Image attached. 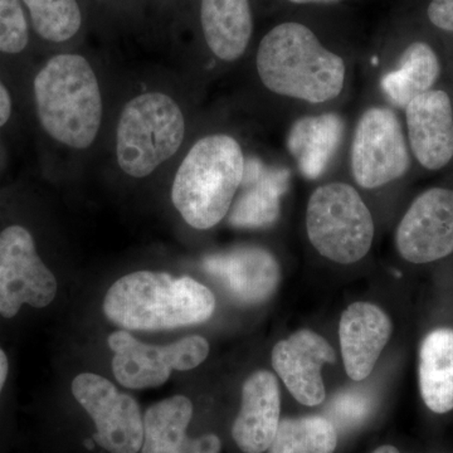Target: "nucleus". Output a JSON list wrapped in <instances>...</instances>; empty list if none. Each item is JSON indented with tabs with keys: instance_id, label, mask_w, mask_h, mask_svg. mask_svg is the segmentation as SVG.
I'll use <instances>...</instances> for the list:
<instances>
[{
	"instance_id": "obj_17",
	"label": "nucleus",
	"mask_w": 453,
	"mask_h": 453,
	"mask_svg": "<svg viewBox=\"0 0 453 453\" xmlns=\"http://www.w3.org/2000/svg\"><path fill=\"white\" fill-rule=\"evenodd\" d=\"M107 342L115 353L113 375L125 388H157L169 380L172 368L164 360L162 347L139 342L127 330L111 334Z\"/></svg>"
},
{
	"instance_id": "obj_3",
	"label": "nucleus",
	"mask_w": 453,
	"mask_h": 453,
	"mask_svg": "<svg viewBox=\"0 0 453 453\" xmlns=\"http://www.w3.org/2000/svg\"><path fill=\"white\" fill-rule=\"evenodd\" d=\"M244 172L246 157L234 136H204L179 166L172 187L173 204L193 228H213L231 210Z\"/></svg>"
},
{
	"instance_id": "obj_19",
	"label": "nucleus",
	"mask_w": 453,
	"mask_h": 453,
	"mask_svg": "<svg viewBox=\"0 0 453 453\" xmlns=\"http://www.w3.org/2000/svg\"><path fill=\"white\" fill-rule=\"evenodd\" d=\"M441 74L440 59L429 44L414 42L405 49L398 67L384 74L381 89L390 103L399 109L434 89Z\"/></svg>"
},
{
	"instance_id": "obj_12",
	"label": "nucleus",
	"mask_w": 453,
	"mask_h": 453,
	"mask_svg": "<svg viewBox=\"0 0 453 453\" xmlns=\"http://www.w3.org/2000/svg\"><path fill=\"white\" fill-rule=\"evenodd\" d=\"M411 153L423 168H445L453 157V107L442 89H429L404 109Z\"/></svg>"
},
{
	"instance_id": "obj_23",
	"label": "nucleus",
	"mask_w": 453,
	"mask_h": 453,
	"mask_svg": "<svg viewBox=\"0 0 453 453\" xmlns=\"http://www.w3.org/2000/svg\"><path fill=\"white\" fill-rule=\"evenodd\" d=\"M279 214V199L273 189L258 186L244 193L232 210L229 222L235 226L270 225Z\"/></svg>"
},
{
	"instance_id": "obj_26",
	"label": "nucleus",
	"mask_w": 453,
	"mask_h": 453,
	"mask_svg": "<svg viewBox=\"0 0 453 453\" xmlns=\"http://www.w3.org/2000/svg\"><path fill=\"white\" fill-rule=\"evenodd\" d=\"M427 14L432 25L453 33V0H432Z\"/></svg>"
},
{
	"instance_id": "obj_5",
	"label": "nucleus",
	"mask_w": 453,
	"mask_h": 453,
	"mask_svg": "<svg viewBox=\"0 0 453 453\" xmlns=\"http://www.w3.org/2000/svg\"><path fill=\"white\" fill-rule=\"evenodd\" d=\"M186 136V119L163 92H146L125 105L116 133L119 165L133 178H145L174 157Z\"/></svg>"
},
{
	"instance_id": "obj_1",
	"label": "nucleus",
	"mask_w": 453,
	"mask_h": 453,
	"mask_svg": "<svg viewBox=\"0 0 453 453\" xmlns=\"http://www.w3.org/2000/svg\"><path fill=\"white\" fill-rule=\"evenodd\" d=\"M256 68L265 88L310 105L332 103L347 82L344 58L323 46L309 27L286 22L262 38Z\"/></svg>"
},
{
	"instance_id": "obj_8",
	"label": "nucleus",
	"mask_w": 453,
	"mask_h": 453,
	"mask_svg": "<svg viewBox=\"0 0 453 453\" xmlns=\"http://www.w3.org/2000/svg\"><path fill=\"white\" fill-rule=\"evenodd\" d=\"M56 295V277L38 256L31 232L5 228L0 234V315L13 318L25 303L46 308Z\"/></svg>"
},
{
	"instance_id": "obj_18",
	"label": "nucleus",
	"mask_w": 453,
	"mask_h": 453,
	"mask_svg": "<svg viewBox=\"0 0 453 453\" xmlns=\"http://www.w3.org/2000/svg\"><path fill=\"white\" fill-rule=\"evenodd\" d=\"M419 388L432 412L453 410V330L437 329L423 340L419 351Z\"/></svg>"
},
{
	"instance_id": "obj_10",
	"label": "nucleus",
	"mask_w": 453,
	"mask_h": 453,
	"mask_svg": "<svg viewBox=\"0 0 453 453\" xmlns=\"http://www.w3.org/2000/svg\"><path fill=\"white\" fill-rule=\"evenodd\" d=\"M399 255L429 264L453 252V190L432 188L414 199L395 232Z\"/></svg>"
},
{
	"instance_id": "obj_20",
	"label": "nucleus",
	"mask_w": 453,
	"mask_h": 453,
	"mask_svg": "<svg viewBox=\"0 0 453 453\" xmlns=\"http://www.w3.org/2000/svg\"><path fill=\"white\" fill-rule=\"evenodd\" d=\"M193 404L187 396L174 395L151 405L144 416L142 453H189L192 440L187 428Z\"/></svg>"
},
{
	"instance_id": "obj_24",
	"label": "nucleus",
	"mask_w": 453,
	"mask_h": 453,
	"mask_svg": "<svg viewBox=\"0 0 453 453\" xmlns=\"http://www.w3.org/2000/svg\"><path fill=\"white\" fill-rule=\"evenodd\" d=\"M28 40V25L19 0H0V52L20 53Z\"/></svg>"
},
{
	"instance_id": "obj_27",
	"label": "nucleus",
	"mask_w": 453,
	"mask_h": 453,
	"mask_svg": "<svg viewBox=\"0 0 453 453\" xmlns=\"http://www.w3.org/2000/svg\"><path fill=\"white\" fill-rule=\"evenodd\" d=\"M222 442L216 434H204V436L192 440L189 453H219Z\"/></svg>"
},
{
	"instance_id": "obj_21",
	"label": "nucleus",
	"mask_w": 453,
	"mask_h": 453,
	"mask_svg": "<svg viewBox=\"0 0 453 453\" xmlns=\"http://www.w3.org/2000/svg\"><path fill=\"white\" fill-rule=\"evenodd\" d=\"M338 434L332 421L320 416L285 418L268 453H334Z\"/></svg>"
},
{
	"instance_id": "obj_13",
	"label": "nucleus",
	"mask_w": 453,
	"mask_h": 453,
	"mask_svg": "<svg viewBox=\"0 0 453 453\" xmlns=\"http://www.w3.org/2000/svg\"><path fill=\"white\" fill-rule=\"evenodd\" d=\"M204 270L219 280L232 299L243 305H257L275 294L280 267L275 257L258 247H241L213 255L203 262Z\"/></svg>"
},
{
	"instance_id": "obj_7",
	"label": "nucleus",
	"mask_w": 453,
	"mask_h": 453,
	"mask_svg": "<svg viewBox=\"0 0 453 453\" xmlns=\"http://www.w3.org/2000/svg\"><path fill=\"white\" fill-rule=\"evenodd\" d=\"M411 168V149L398 116L390 107L372 106L357 122L350 149V170L363 189H380Z\"/></svg>"
},
{
	"instance_id": "obj_30",
	"label": "nucleus",
	"mask_w": 453,
	"mask_h": 453,
	"mask_svg": "<svg viewBox=\"0 0 453 453\" xmlns=\"http://www.w3.org/2000/svg\"><path fill=\"white\" fill-rule=\"evenodd\" d=\"M295 4H333V3L342 2V0H288Z\"/></svg>"
},
{
	"instance_id": "obj_29",
	"label": "nucleus",
	"mask_w": 453,
	"mask_h": 453,
	"mask_svg": "<svg viewBox=\"0 0 453 453\" xmlns=\"http://www.w3.org/2000/svg\"><path fill=\"white\" fill-rule=\"evenodd\" d=\"M8 368V357L5 356L4 351L0 350V392H2L5 380H7Z\"/></svg>"
},
{
	"instance_id": "obj_28",
	"label": "nucleus",
	"mask_w": 453,
	"mask_h": 453,
	"mask_svg": "<svg viewBox=\"0 0 453 453\" xmlns=\"http://www.w3.org/2000/svg\"><path fill=\"white\" fill-rule=\"evenodd\" d=\"M12 115V98L8 89L0 82V127L7 124Z\"/></svg>"
},
{
	"instance_id": "obj_16",
	"label": "nucleus",
	"mask_w": 453,
	"mask_h": 453,
	"mask_svg": "<svg viewBox=\"0 0 453 453\" xmlns=\"http://www.w3.org/2000/svg\"><path fill=\"white\" fill-rule=\"evenodd\" d=\"M201 22L208 49L217 58L234 62L244 55L253 33L250 0H202Z\"/></svg>"
},
{
	"instance_id": "obj_22",
	"label": "nucleus",
	"mask_w": 453,
	"mask_h": 453,
	"mask_svg": "<svg viewBox=\"0 0 453 453\" xmlns=\"http://www.w3.org/2000/svg\"><path fill=\"white\" fill-rule=\"evenodd\" d=\"M31 13L35 32L44 40H71L81 28L82 16L77 0H23Z\"/></svg>"
},
{
	"instance_id": "obj_11",
	"label": "nucleus",
	"mask_w": 453,
	"mask_h": 453,
	"mask_svg": "<svg viewBox=\"0 0 453 453\" xmlns=\"http://www.w3.org/2000/svg\"><path fill=\"white\" fill-rule=\"evenodd\" d=\"M336 356L329 342L311 330H299L277 342L273 365L286 388L299 403L314 407L323 403L325 392L321 369L335 365Z\"/></svg>"
},
{
	"instance_id": "obj_14",
	"label": "nucleus",
	"mask_w": 453,
	"mask_h": 453,
	"mask_svg": "<svg viewBox=\"0 0 453 453\" xmlns=\"http://www.w3.org/2000/svg\"><path fill=\"white\" fill-rule=\"evenodd\" d=\"M392 335L389 316L368 303H351L340 319L342 362L356 381L368 378Z\"/></svg>"
},
{
	"instance_id": "obj_6",
	"label": "nucleus",
	"mask_w": 453,
	"mask_h": 453,
	"mask_svg": "<svg viewBox=\"0 0 453 453\" xmlns=\"http://www.w3.org/2000/svg\"><path fill=\"white\" fill-rule=\"evenodd\" d=\"M310 242L325 258L350 265L371 251L374 220L359 192L344 181L316 188L306 208Z\"/></svg>"
},
{
	"instance_id": "obj_15",
	"label": "nucleus",
	"mask_w": 453,
	"mask_h": 453,
	"mask_svg": "<svg viewBox=\"0 0 453 453\" xmlns=\"http://www.w3.org/2000/svg\"><path fill=\"white\" fill-rule=\"evenodd\" d=\"M279 383L268 371L253 372L244 381L242 402L232 427V437L244 453H264L270 449L279 428Z\"/></svg>"
},
{
	"instance_id": "obj_31",
	"label": "nucleus",
	"mask_w": 453,
	"mask_h": 453,
	"mask_svg": "<svg viewBox=\"0 0 453 453\" xmlns=\"http://www.w3.org/2000/svg\"><path fill=\"white\" fill-rule=\"evenodd\" d=\"M372 453H399V451L395 446L386 445L378 447V449Z\"/></svg>"
},
{
	"instance_id": "obj_25",
	"label": "nucleus",
	"mask_w": 453,
	"mask_h": 453,
	"mask_svg": "<svg viewBox=\"0 0 453 453\" xmlns=\"http://www.w3.org/2000/svg\"><path fill=\"white\" fill-rule=\"evenodd\" d=\"M166 365L174 371H192L201 365L210 354V342L203 336L193 335L162 347Z\"/></svg>"
},
{
	"instance_id": "obj_2",
	"label": "nucleus",
	"mask_w": 453,
	"mask_h": 453,
	"mask_svg": "<svg viewBox=\"0 0 453 453\" xmlns=\"http://www.w3.org/2000/svg\"><path fill=\"white\" fill-rule=\"evenodd\" d=\"M213 292L192 277L138 271L121 277L107 291L104 312L127 330L175 329L210 320Z\"/></svg>"
},
{
	"instance_id": "obj_4",
	"label": "nucleus",
	"mask_w": 453,
	"mask_h": 453,
	"mask_svg": "<svg viewBox=\"0 0 453 453\" xmlns=\"http://www.w3.org/2000/svg\"><path fill=\"white\" fill-rule=\"evenodd\" d=\"M38 119L44 131L68 148L88 149L103 121L96 73L85 57H52L35 79Z\"/></svg>"
},
{
	"instance_id": "obj_9",
	"label": "nucleus",
	"mask_w": 453,
	"mask_h": 453,
	"mask_svg": "<svg viewBox=\"0 0 453 453\" xmlns=\"http://www.w3.org/2000/svg\"><path fill=\"white\" fill-rule=\"evenodd\" d=\"M73 395L96 426L95 440L110 453H138L144 440V419L133 396L111 381L82 372L73 381Z\"/></svg>"
}]
</instances>
